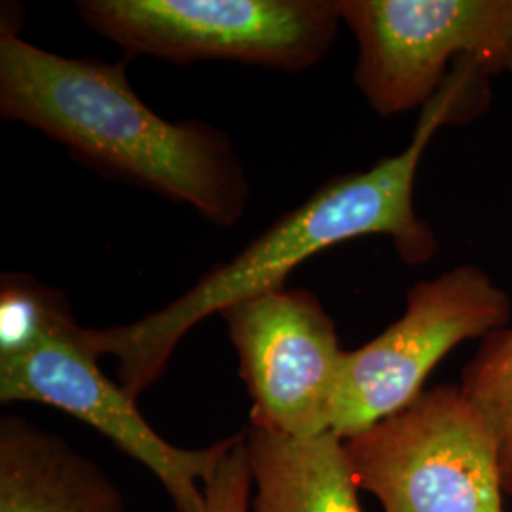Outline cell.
Masks as SVG:
<instances>
[{"instance_id": "5b68a950", "label": "cell", "mask_w": 512, "mask_h": 512, "mask_svg": "<svg viewBox=\"0 0 512 512\" xmlns=\"http://www.w3.org/2000/svg\"><path fill=\"white\" fill-rule=\"evenodd\" d=\"M357 42L353 80L380 116L423 109L473 59L488 73L512 50V0H338Z\"/></svg>"}, {"instance_id": "5bb4252c", "label": "cell", "mask_w": 512, "mask_h": 512, "mask_svg": "<svg viewBox=\"0 0 512 512\" xmlns=\"http://www.w3.org/2000/svg\"><path fill=\"white\" fill-rule=\"evenodd\" d=\"M505 69L509 71V73L512 74V50L511 54H509V57H507V63H505Z\"/></svg>"}, {"instance_id": "30bf717a", "label": "cell", "mask_w": 512, "mask_h": 512, "mask_svg": "<svg viewBox=\"0 0 512 512\" xmlns=\"http://www.w3.org/2000/svg\"><path fill=\"white\" fill-rule=\"evenodd\" d=\"M247 459L255 512H363L344 440L287 437L249 425Z\"/></svg>"}, {"instance_id": "277c9868", "label": "cell", "mask_w": 512, "mask_h": 512, "mask_svg": "<svg viewBox=\"0 0 512 512\" xmlns=\"http://www.w3.org/2000/svg\"><path fill=\"white\" fill-rule=\"evenodd\" d=\"M344 450L357 488L384 512H505L497 444L456 385L425 389Z\"/></svg>"}, {"instance_id": "ba28073f", "label": "cell", "mask_w": 512, "mask_h": 512, "mask_svg": "<svg viewBox=\"0 0 512 512\" xmlns=\"http://www.w3.org/2000/svg\"><path fill=\"white\" fill-rule=\"evenodd\" d=\"M220 315L253 401L251 425L298 439L330 433L346 351L319 298L281 287Z\"/></svg>"}, {"instance_id": "8fae6325", "label": "cell", "mask_w": 512, "mask_h": 512, "mask_svg": "<svg viewBox=\"0 0 512 512\" xmlns=\"http://www.w3.org/2000/svg\"><path fill=\"white\" fill-rule=\"evenodd\" d=\"M459 389L488 425L497 444L505 494L512 495V329L486 336L463 370Z\"/></svg>"}, {"instance_id": "7c38bea8", "label": "cell", "mask_w": 512, "mask_h": 512, "mask_svg": "<svg viewBox=\"0 0 512 512\" xmlns=\"http://www.w3.org/2000/svg\"><path fill=\"white\" fill-rule=\"evenodd\" d=\"M73 317L67 298L25 274L0 279V355L31 346L40 334Z\"/></svg>"}, {"instance_id": "8992f818", "label": "cell", "mask_w": 512, "mask_h": 512, "mask_svg": "<svg viewBox=\"0 0 512 512\" xmlns=\"http://www.w3.org/2000/svg\"><path fill=\"white\" fill-rule=\"evenodd\" d=\"M511 298L476 266L416 283L404 313L363 348L346 351L330 433L346 440L406 408L459 344L503 329Z\"/></svg>"}, {"instance_id": "4fadbf2b", "label": "cell", "mask_w": 512, "mask_h": 512, "mask_svg": "<svg viewBox=\"0 0 512 512\" xmlns=\"http://www.w3.org/2000/svg\"><path fill=\"white\" fill-rule=\"evenodd\" d=\"M251 490L253 476L247 459L245 433H239L230 452L220 461L219 469L205 484V512H249Z\"/></svg>"}, {"instance_id": "6da1fadb", "label": "cell", "mask_w": 512, "mask_h": 512, "mask_svg": "<svg viewBox=\"0 0 512 512\" xmlns=\"http://www.w3.org/2000/svg\"><path fill=\"white\" fill-rule=\"evenodd\" d=\"M484 76L473 61L458 63L420 110L412 141L403 152L323 184L239 255L207 272L162 310L128 325L84 329L90 349L97 357L118 359L120 387L137 401L164 374L186 332L238 302L285 287L287 275L300 264L338 243L387 236L406 264L431 260L437 255V238L414 209L418 167L435 133L467 112Z\"/></svg>"}, {"instance_id": "52a82bcc", "label": "cell", "mask_w": 512, "mask_h": 512, "mask_svg": "<svg viewBox=\"0 0 512 512\" xmlns=\"http://www.w3.org/2000/svg\"><path fill=\"white\" fill-rule=\"evenodd\" d=\"M84 327L74 317L57 323L16 353L0 355V401L55 406L112 440L164 484L179 512H205L207 484L230 452L236 435L207 448L186 450L158 435L135 399L110 382L97 365Z\"/></svg>"}, {"instance_id": "3957f363", "label": "cell", "mask_w": 512, "mask_h": 512, "mask_svg": "<svg viewBox=\"0 0 512 512\" xmlns=\"http://www.w3.org/2000/svg\"><path fill=\"white\" fill-rule=\"evenodd\" d=\"M84 23L129 57L236 61L302 73L329 54L338 0H80Z\"/></svg>"}, {"instance_id": "7a4b0ae2", "label": "cell", "mask_w": 512, "mask_h": 512, "mask_svg": "<svg viewBox=\"0 0 512 512\" xmlns=\"http://www.w3.org/2000/svg\"><path fill=\"white\" fill-rule=\"evenodd\" d=\"M0 116L48 135L95 171L236 226L251 184L232 139L198 120L169 122L135 93L124 63L65 57L0 35Z\"/></svg>"}, {"instance_id": "9c48e42d", "label": "cell", "mask_w": 512, "mask_h": 512, "mask_svg": "<svg viewBox=\"0 0 512 512\" xmlns=\"http://www.w3.org/2000/svg\"><path fill=\"white\" fill-rule=\"evenodd\" d=\"M0 512H122L92 459L18 416L0 421Z\"/></svg>"}]
</instances>
